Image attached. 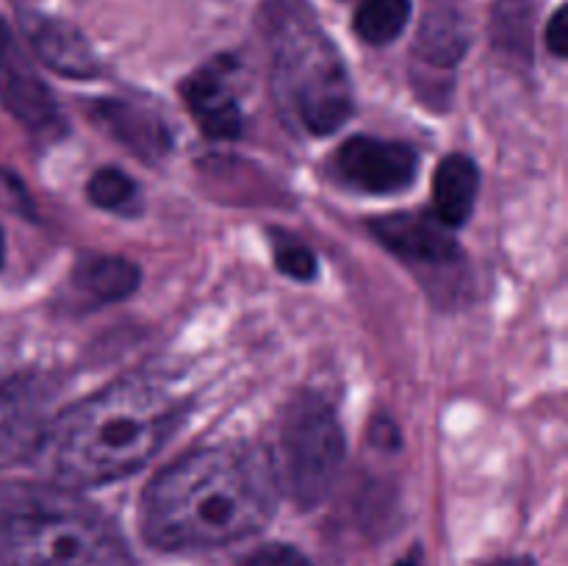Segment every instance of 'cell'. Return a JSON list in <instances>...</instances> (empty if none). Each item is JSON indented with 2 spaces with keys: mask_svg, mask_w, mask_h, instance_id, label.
<instances>
[{
  "mask_svg": "<svg viewBox=\"0 0 568 566\" xmlns=\"http://www.w3.org/2000/svg\"><path fill=\"white\" fill-rule=\"evenodd\" d=\"M277 469L255 444H209L150 483L142 533L159 549H211L253 536L270 522Z\"/></svg>",
  "mask_w": 568,
  "mask_h": 566,
  "instance_id": "cell-1",
  "label": "cell"
},
{
  "mask_svg": "<svg viewBox=\"0 0 568 566\" xmlns=\"http://www.w3.org/2000/svg\"><path fill=\"white\" fill-rule=\"evenodd\" d=\"M178 400L150 381H120L50 427V464L67 486H100L148 464L175 427Z\"/></svg>",
  "mask_w": 568,
  "mask_h": 566,
  "instance_id": "cell-2",
  "label": "cell"
},
{
  "mask_svg": "<svg viewBox=\"0 0 568 566\" xmlns=\"http://www.w3.org/2000/svg\"><path fill=\"white\" fill-rule=\"evenodd\" d=\"M261 28L272 59V94L283 117L314 137L353 117V83L336 44L305 0H266Z\"/></svg>",
  "mask_w": 568,
  "mask_h": 566,
  "instance_id": "cell-3",
  "label": "cell"
},
{
  "mask_svg": "<svg viewBox=\"0 0 568 566\" xmlns=\"http://www.w3.org/2000/svg\"><path fill=\"white\" fill-rule=\"evenodd\" d=\"M0 566H136L120 530L61 486L0 494Z\"/></svg>",
  "mask_w": 568,
  "mask_h": 566,
  "instance_id": "cell-4",
  "label": "cell"
},
{
  "mask_svg": "<svg viewBox=\"0 0 568 566\" xmlns=\"http://www.w3.org/2000/svg\"><path fill=\"white\" fill-rule=\"evenodd\" d=\"M344 455L347 444L336 411L327 400L303 394L283 420L277 481L283 477L297 505L314 508L336 486Z\"/></svg>",
  "mask_w": 568,
  "mask_h": 566,
  "instance_id": "cell-5",
  "label": "cell"
},
{
  "mask_svg": "<svg viewBox=\"0 0 568 566\" xmlns=\"http://www.w3.org/2000/svg\"><path fill=\"white\" fill-rule=\"evenodd\" d=\"M469 48V22L453 6L430 9L414 42V81L433 105H444L453 94L455 67Z\"/></svg>",
  "mask_w": 568,
  "mask_h": 566,
  "instance_id": "cell-6",
  "label": "cell"
},
{
  "mask_svg": "<svg viewBox=\"0 0 568 566\" xmlns=\"http://www.w3.org/2000/svg\"><path fill=\"white\" fill-rule=\"evenodd\" d=\"M338 172L355 189L369 194H394L416 178V150L403 142L375 137H353L338 148Z\"/></svg>",
  "mask_w": 568,
  "mask_h": 566,
  "instance_id": "cell-7",
  "label": "cell"
},
{
  "mask_svg": "<svg viewBox=\"0 0 568 566\" xmlns=\"http://www.w3.org/2000/svg\"><path fill=\"white\" fill-rule=\"evenodd\" d=\"M0 100L31 131H55L61 125L59 105L17 44L11 28L0 20Z\"/></svg>",
  "mask_w": 568,
  "mask_h": 566,
  "instance_id": "cell-8",
  "label": "cell"
},
{
  "mask_svg": "<svg viewBox=\"0 0 568 566\" xmlns=\"http://www.w3.org/2000/svg\"><path fill=\"white\" fill-rule=\"evenodd\" d=\"M48 394L33 377L0 375V469L20 464L48 436Z\"/></svg>",
  "mask_w": 568,
  "mask_h": 566,
  "instance_id": "cell-9",
  "label": "cell"
},
{
  "mask_svg": "<svg viewBox=\"0 0 568 566\" xmlns=\"http://www.w3.org/2000/svg\"><path fill=\"white\" fill-rule=\"evenodd\" d=\"M20 26L44 67L64 78H78V81L100 75V61L92 44L72 22L39 14V11H22Z\"/></svg>",
  "mask_w": 568,
  "mask_h": 566,
  "instance_id": "cell-10",
  "label": "cell"
},
{
  "mask_svg": "<svg viewBox=\"0 0 568 566\" xmlns=\"http://www.w3.org/2000/svg\"><path fill=\"white\" fill-rule=\"evenodd\" d=\"M377 242L386 244L399 259L416 264H453L458 259V244L449 236V228L427 214H388L372 222Z\"/></svg>",
  "mask_w": 568,
  "mask_h": 566,
  "instance_id": "cell-11",
  "label": "cell"
},
{
  "mask_svg": "<svg viewBox=\"0 0 568 566\" xmlns=\"http://www.w3.org/2000/svg\"><path fill=\"white\" fill-rule=\"evenodd\" d=\"M225 67L216 64L194 72L183 81L181 94L189 111L211 139H236L242 133V111H239L236 94L225 83Z\"/></svg>",
  "mask_w": 568,
  "mask_h": 566,
  "instance_id": "cell-12",
  "label": "cell"
},
{
  "mask_svg": "<svg viewBox=\"0 0 568 566\" xmlns=\"http://www.w3.org/2000/svg\"><path fill=\"white\" fill-rule=\"evenodd\" d=\"M94 117H98V122L111 137L128 144L144 161L166 153V148H170L166 125L159 120L155 111L142 109V105L125 103V100H100L94 105Z\"/></svg>",
  "mask_w": 568,
  "mask_h": 566,
  "instance_id": "cell-13",
  "label": "cell"
},
{
  "mask_svg": "<svg viewBox=\"0 0 568 566\" xmlns=\"http://www.w3.org/2000/svg\"><path fill=\"white\" fill-rule=\"evenodd\" d=\"M480 189V170L464 153H453L438 164L433 175V211L447 228L464 225L471 216Z\"/></svg>",
  "mask_w": 568,
  "mask_h": 566,
  "instance_id": "cell-14",
  "label": "cell"
},
{
  "mask_svg": "<svg viewBox=\"0 0 568 566\" xmlns=\"http://www.w3.org/2000/svg\"><path fill=\"white\" fill-rule=\"evenodd\" d=\"M139 266L122 255H83L72 270V286L94 303L125 300L139 286Z\"/></svg>",
  "mask_w": 568,
  "mask_h": 566,
  "instance_id": "cell-15",
  "label": "cell"
},
{
  "mask_svg": "<svg viewBox=\"0 0 568 566\" xmlns=\"http://www.w3.org/2000/svg\"><path fill=\"white\" fill-rule=\"evenodd\" d=\"M532 20L536 3L532 0H497L491 11V42L499 53L519 64L532 59Z\"/></svg>",
  "mask_w": 568,
  "mask_h": 566,
  "instance_id": "cell-16",
  "label": "cell"
},
{
  "mask_svg": "<svg viewBox=\"0 0 568 566\" xmlns=\"http://www.w3.org/2000/svg\"><path fill=\"white\" fill-rule=\"evenodd\" d=\"M410 20V0H361L355 11V33L366 44L394 42Z\"/></svg>",
  "mask_w": 568,
  "mask_h": 566,
  "instance_id": "cell-17",
  "label": "cell"
},
{
  "mask_svg": "<svg viewBox=\"0 0 568 566\" xmlns=\"http://www.w3.org/2000/svg\"><path fill=\"white\" fill-rule=\"evenodd\" d=\"M87 192L89 200L105 211H116V214L142 211V194H139L136 181L122 170H116V166H105V170L94 172Z\"/></svg>",
  "mask_w": 568,
  "mask_h": 566,
  "instance_id": "cell-18",
  "label": "cell"
},
{
  "mask_svg": "<svg viewBox=\"0 0 568 566\" xmlns=\"http://www.w3.org/2000/svg\"><path fill=\"white\" fill-rule=\"evenodd\" d=\"M272 250H275V264L283 275L294 277V281H314L320 272V261H316L314 250L305 242H297L286 233H275L272 239Z\"/></svg>",
  "mask_w": 568,
  "mask_h": 566,
  "instance_id": "cell-19",
  "label": "cell"
},
{
  "mask_svg": "<svg viewBox=\"0 0 568 566\" xmlns=\"http://www.w3.org/2000/svg\"><path fill=\"white\" fill-rule=\"evenodd\" d=\"M239 566H314L300 549L288 544H266L250 553Z\"/></svg>",
  "mask_w": 568,
  "mask_h": 566,
  "instance_id": "cell-20",
  "label": "cell"
},
{
  "mask_svg": "<svg viewBox=\"0 0 568 566\" xmlns=\"http://www.w3.org/2000/svg\"><path fill=\"white\" fill-rule=\"evenodd\" d=\"M547 48L552 50L558 59H566L568 55V9L560 6L547 22Z\"/></svg>",
  "mask_w": 568,
  "mask_h": 566,
  "instance_id": "cell-21",
  "label": "cell"
},
{
  "mask_svg": "<svg viewBox=\"0 0 568 566\" xmlns=\"http://www.w3.org/2000/svg\"><path fill=\"white\" fill-rule=\"evenodd\" d=\"M488 566H536L530 558H497Z\"/></svg>",
  "mask_w": 568,
  "mask_h": 566,
  "instance_id": "cell-22",
  "label": "cell"
},
{
  "mask_svg": "<svg viewBox=\"0 0 568 566\" xmlns=\"http://www.w3.org/2000/svg\"><path fill=\"white\" fill-rule=\"evenodd\" d=\"M397 566H422V560L416 558V555H408V558H403V560H399Z\"/></svg>",
  "mask_w": 568,
  "mask_h": 566,
  "instance_id": "cell-23",
  "label": "cell"
},
{
  "mask_svg": "<svg viewBox=\"0 0 568 566\" xmlns=\"http://www.w3.org/2000/svg\"><path fill=\"white\" fill-rule=\"evenodd\" d=\"M3 253H6V247H3V233H0V266H3Z\"/></svg>",
  "mask_w": 568,
  "mask_h": 566,
  "instance_id": "cell-24",
  "label": "cell"
}]
</instances>
